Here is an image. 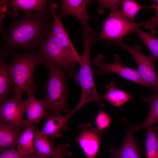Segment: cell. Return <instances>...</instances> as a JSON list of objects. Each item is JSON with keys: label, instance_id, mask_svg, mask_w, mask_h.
Returning <instances> with one entry per match:
<instances>
[{"label": "cell", "instance_id": "6da1fadb", "mask_svg": "<svg viewBox=\"0 0 158 158\" xmlns=\"http://www.w3.org/2000/svg\"><path fill=\"white\" fill-rule=\"evenodd\" d=\"M50 13L26 12L22 17L13 19L1 40V44L7 55L16 49L24 48L26 52L38 49L53 28Z\"/></svg>", "mask_w": 158, "mask_h": 158}, {"label": "cell", "instance_id": "7a4b0ae2", "mask_svg": "<svg viewBox=\"0 0 158 158\" xmlns=\"http://www.w3.org/2000/svg\"><path fill=\"white\" fill-rule=\"evenodd\" d=\"M82 36L83 50L79 63L80 69L73 76L82 90L80 100L75 107L77 111L85 104L92 102L98 103L102 107H104L102 99L96 90L93 76L94 72L92 69L90 62L91 49L93 44L97 42V37L91 29L82 33Z\"/></svg>", "mask_w": 158, "mask_h": 158}, {"label": "cell", "instance_id": "3957f363", "mask_svg": "<svg viewBox=\"0 0 158 158\" xmlns=\"http://www.w3.org/2000/svg\"><path fill=\"white\" fill-rule=\"evenodd\" d=\"M46 67L49 77L45 85L46 96L42 101L48 115H57L62 113L67 114L71 110L67 104L68 90L65 80L66 71L59 67Z\"/></svg>", "mask_w": 158, "mask_h": 158}, {"label": "cell", "instance_id": "277c9868", "mask_svg": "<svg viewBox=\"0 0 158 158\" xmlns=\"http://www.w3.org/2000/svg\"><path fill=\"white\" fill-rule=\"evenodd\" d=\"M11 55L12 61L9 65L13 87V92L15 95L22 96L24 92L37 87L34 71L36 66L42 63L41 61L37 52L17 54L15 52Z\"/></svg>", "mask_w": 158, "mask_h": 158}, {"label": "cell", "instance_id": "5b68a950", "mask_svg": "<svg viewBox=\"0 0 158 158\" xmlns=\"http://www.w3.org/2000/svg\"><path fill=\"white\" fill-rule=\"evenodd\" d=\"M42 63L46 66L57 67L68 72L71 76L76 74L74 60L61 44L52 29L45 38L37 50Z\"/></svg>", "mask_w": 158, "mask_h": 158}, {"label": "cell", "instance_id": "8992f818", "mask_svg": "<svg viewBox=\"0 0 158 158\" xmlns=\"http://www.w3.org/2000/svg\"><path fill=\"white\" fill-rule=\"evenodd\" d=\"M146 27V22L135 23L125 17L121 9L111 11L109 16L103 23L97 41L102 39L123 42V38L141 27Z\"/></svg>", "mask_w": 158, "mask_h": 158}, {"label": "cell", "instance_id": "52a82bcc", "mask_svg": "<svg viewBox=\"0 0 158 158\" xmlns=\"http://www.w3.org/2000/svg\"><path fill=\"white\" fill-rule=\"evenodd\" d=\"M116 44L126 49L133 56L137 64V70L141 78L149 87L158 93V78L154 66L155 57L144 54L142 52V46L138 44L128 46L123 42Z\"/></svg>", "mask_w": 158, "mask_h": 158}, {"label": "cell", "instance_id": "ba28073f", "mask_svg": "<svg viewBox=\"0 0 158 158\" xmlns=\"http://www.w3.org/2000/svg\"><path fill=\"white\" fill-rule=\"evenodd\" d=\"M114 59L113 63H108L104 61L102 55L100 54L95 57L93 60L92 63L98 68L95 72L96 74L100 75L109 72L113 73L125 79L149 87L148 84L141 78L137 70L128 67L121 62L119 55L115 54Z\"/></svg>", "mask_w": 158, "mask_h": 158}, {"label": "cell", "instance_id": "9c48e42d", "mask_svg": "<svg viewBox=\"0 0 158 158\" xmlns=\"http://www.w3.org/2000/svg\"><path fill=\"white\" fill-rule=\"evenodd\" d=\"M0 105L1 122L24 128L25 120L23 116L27 108L25 100H23L22 96L16 95L12 98H8Z\"/></svg>", "mask_w": 158, "mask_h": 158}, {"label": "cell", "instance_id": "30bf717a", "mask_svg": "<svg viewBox=\"0 0 158 158\" xmlns=\"http://www.w3.org/2000/svg\"><path fill=\"white\" fill-rule=\"evenodd\" d=\"M81 133L74 139L78 142L87 158H95L99 150L100 141L105 130L92 126L89 123L80 124Z\"/></svg>", "mask_w": 158, "mask_h": 158}, {"label": "cell", "instance_id": "8fae6325", "mask_svg": "<svg viewBox=\"0 0 158 158\" xmlns=\"http://www.w3.org/2000/svg\"><path fill=\"white\" fill-rule=\"evenodd\" d=\"M61 9L58 15L59 18L66 15L73 16L76 18L81 24L83 32H87L90 28L88 20L90 16L87 11V6L91 4L90 0H61L60 1Z\"/></svg>", "mask_w": 158, "mask_h": 158}, {"label": "cell", "instance_id": "7c38bea8", "mask_svg": "<svg viewBox=\"0 0 158 158\" xmlns=\"http://www.w3.org/2000/svg\"><path fill=\"white\" fill-rule=\"evenodd\" d=\"M7 8V14L13 18L18 16L19 11H37L44 13H51V4L53 2L49 0H4Z\"/></svg>", "mask_w": 158, "mask_h": 158}, {"label": "cell", "instance_id": "4fadbf2b", "mask_svg": "<svg viewBox=\"0 0 158 158\" xmlns=\"http://www.w3.org/2000/svg\"><path fill=\"white\" fill-rule=\"evenodd\" d=\"M57 4L53 2L51 5V11L54 21L52 30L54 34L61 44L69 55L78 63L80 60V56L73 44L63 26L56 12Z\"/></svg>", "mask_w": 158, "mask_h": 158}, {"label": "cell", "instance_id": "5bb4252c", "mask_svg": "<svg viewBox=\"0 0 158 158\" xmlns=\"http://www.w3.org/2000/svg\"><path fill=\"white\" fill-rule=\"evenodd\" d=\"M37 89V86L27 92L28 98L25 100L27 119L25 120V129L33 124H38L41 119L48 114L42 100L38 99L35 96Z\"/></svg>", "mask_w": 158, "mask_h": 158}, {"label": "cell", "instance_id": "9a60e30c", "mask_svg": "<svg viewBox=\"0 0 158 158\" xmlns=\"http://www.w3.org/2000/svg\"><path fill=\"white\" fill-rule=\"evenodd\" d=\"M133 132L129 126L126 138L120 148L110 150L111 158H140V151L135 140Z\"/></svg>", "mask_w": 158, "mask_h": 158}, {"label": "cell", "instance_id": "2e32d148", "mask_svg": "<svg viewBox=\"0 0 158 158\" xmlns=\"http://www.w3.org/2000/svg\"><path fill=\"white\" fill-rule=\"evenodd\" d=\"M22 127L0 122V150L1 152L7 148L15 149L18 139L24 130Z\"/></svg>", "mask_w": 158, "mask_h": 158}, {"label": "cell", "instance_id": "e0dca14e", "mask_svg": "<svg viewBox=\"0 0 158 158\" xmlns=\"http://www.w3.org/2000/svg\"><path fill=\"white\" fill-rule=\"evenodd\" d=\"M7 55L4 50H0V104L13 93L11 87L13 86L11 72L9 65L7 63Z\"/></svg>", "mask_w": 158, "mask_h": 158}, {"label": "cell", "instance_id": "ac0fdd59", "mask_svg": "<svg viewBox=\"0 0 158 158\" xmlns=\"http://www.w3.org/2000/svg\"><path fill=\"white\" fill-rule=\"evenodd\" d=\"M70 118L68 114L66 116L49 114L42 131L52 140L59 138L62 136V130L68 129L67 122Z\"/></svg>", "mask_w": 158, "mask_h": 158}, {"label": "cell", "instance_id": "d6986e66", "mask_svg": "<svg viewBox=\"0 0 158 158\" xmlns=\"http://www.w3.org/2000/svg\"><path fill=\"white\" fill-rule=\"evenodd\" d=\"M106 93L100 95L102 99H106L112 105L119 107L129 101L132 96L128 93L118 89L116 86L114 82L112 81L106 87Z\"/></svg>", "mask_w": 158, "mask_h": 158}, {"label": "cell", "instance_id": "ffe728a7", "mask_svg": "<svg viewBox=\"0 0 158 158\" xmlns=\"http://www.w3.org/2000/svg\"><path fill=\"white\" fill-rule=\"evenodd\" d=\"M144 100L150 102V108L149 113L142 124L131 126L133 131L139 129L147 128L153 124L158 122V93L155 92L151 96L144 98Z\"/></svg>", "mask_w": 158, "mask_h": 158}, {"label": "cell", "instance_id": "44dd1931", "mask_svg": "<svg viewBox=\"0 0 158 158\" xmlns=\"http://www.w3.org/2000/svg\"><path fill=\"white\" fill-rule=\"evenodd\" d=\"M35 124L25 129L18 142L17 150L25 154H35L34 139L35 131Z\"/></svg>", "mask_w": 158, "mask_h": 158}, {"label": "cell", "instance_id": "7402d4cb", "mask_svg": "<svg viewBox=\"0 0 158 158\" xmlns=\"http://www.w3.org/2000/svg\"><path fill=\"white\" fill-rule=\"evenodd\" d=\"M48 136L42 130L40 131L38 128L36 129L34 139L35 153L43 158L52 156L53 154Z\"/></svg>", "mask_w": 158, "mask_h": 158}, {"label": "cell", "instance_id": "603a6c76", "mask_svg": "<svg viewBox=\"0 0 158 158\" xmlns=\"http://www.w3.org/2000/svg\"><path fill=\"white\" fill-rule=\"evenodd\" d=\"M147 129L145 143L147 157L158 158V126H151Z\"/></svg>", "mask_w": 158, "mask_h": 158}, {"label": "cell", "instance_id": "cb8c5ba5", "mask_svg": "<svg viewBox=\"0 0 158 158\" xmlns=\"http://www.w3.org/2000/svg\"><path fill=\"white\" fill-rule=\"evenodd\" d=\"M135 31L151 51L152 55L158 59V37L157 36V31L154 29L151 30L150 32H147L138 28Z\"/></svg>", "mask_w": 158, "mask_h": 158}, {"label": "cell", "instance_id": "d4e9b609", "mask_svg": "<svg viewBox=\"0 0 158 158\" xmlns=\"http://www.w3.org/2000/svg\"><path fill=\"white\" fill-rule=\"evenodd\" d=\"M121 5L123 15L132 22L134 20L136 16L141 9L150 8L148 6H141L137 2L132 0L121 1Z\"/></svg>", "mask_w": 158, "mask_h": 158}, {"label": "cell", "instance_id": "484cf974", "mask_svg": "<svg viewBox=\"0 0 158 158\" xmlns=\"http://www.w3.org/2000/svg\"><path fill=\"white\" fill-rule=\"evenodd\" d=\"M95 124L98 129L105 130L110 126L111 119L110 116L103 110L99 111L95 119Z\"/></svg>", "mask_w": 158, "mask_h": 158}, {"label": "cell", "instance_id": "4316f807", "mask_svg": "<svg viewBox=\"0 0 158 158\" xmlns=\"http://www.w3.org/2000/svg\"><path fill=\"white\" fill-rule=\"evenodd\" d=\"M97 1L99 4L97 10L100 14L102 13L106 8H110L111 11L121 9V0H99Z\"/></svg>", "mask_w": 158, "mask_h": 158}, {"label": "cell", "instance_id": "83f0119b", "mask_svg": "<svg viewBox=\"0 0 158 158\" xmlns=\"http://www.w3.org/2000/svg\"><path fill=\"white\" fill-rule=\"evenodd\" d=\"M49 140L53 150V158H63L66 156L71 155V153L68 150V148L70 145L69 143L56 146L49 138Z\"/></svg>", "mask_w": 158, "mask_h": 158}, {"label": "cell", "instance_id": "f1b7e54d", "mask_svg": "<svg viewBox=\"0 0 158 158\" xmlns=\"http://www.w3.org/2000/svg\"><path fill=\"white\" fill-rule=\"evenodd\" d=\"M36 156L35 153L25 154L16 149H9L1 152L0 158H35Z\"/></svg>", "mask_w": 158, "mask_h": 158}, {"label": "cell", "instance_id": "f546056e", "mask_svg": "<svg viewBox=\"0 0 158 158\" xmlns=\"http://www.w3.org/2000/svg\"><path fill=\"white\" fill-rule=\"evenodd\" d=\"M154 4L150 8L155 9V16L146 22V28L151 30L154 29L156 27L158 26V0H154Z\"/></svg>", "mask_w": 158, "mask_h": 158}, {"label": "cell", "instance_id": "4dcf8cb0", "mask_svg": "<svg viewBox=\"0 0 158 158\" xmlns=\"http://www.w3.org/2000/svg\"><path fill=\"white\" fill-rule=\"evenodd\" d=\"M35 158H53V156H51V157H47V158H43V157H41L40 156H39L38 155H37L36 154V156L35 157Z\"/></svg>", "mask_w": 158, "mask_h": 158}]
</instances>
